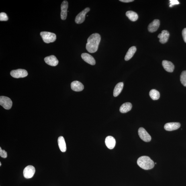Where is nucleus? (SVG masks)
I'll return each instance as SVG.
<instances>
[{"mask_svg": "<svg viewBox=\"0 0 186 186\" xmlns=\"http://www.w3.org/2000/svg\"><path fill=\"white\" fill-rule=\"evenodd\" d=\"M101 40L100 35L98 33L92 34L87 40L86 48L91 53L96 52Z\"/></svg>", "mask_w": 186, "mask_h": 186, "instance_id": "f257e3e1", "label": "nucleus"}, {"mask_svg": "<svg viewBox=\"0 0 186 186\" xmlns=\"http://www.w3.org/2000/svg\"><path fill=\"white\" fill-rule=\"evenodd\" d=\"M137 163L141 168L145 170L151 169L153 168L154 166V163L153 161L148 156H141L138 158Z\"/></svg>", "mask_w": 186, "mask_h": 186, "instance_id": "f03ea898", "label": "nucleus"}, {"mask_svg": "<svg viewBox=\"0 0 186 186\" xmlns=\"http://www.w3.org/2000/svg\"><path fill=\"white\" fill-rule=\"evenodd\" d=\"M40 35L44 42L47 44L54 42L56 40V35L53 33L42 32L40 33Z\"/></svg>", "mask_w": 186, "mask_h": 186, "instance_id": "7ed1b4c3", "label": "nucleus"}, {"mask_svg": "<svg viewBox=\"0 0 186 186\" xmlns=\"http://www.w3.org/2000/svg\"><path fill=\"white\" fill-rule=\"evenodd\" d=\"M0 105L4 108L9 110L11 108L13 105L12 101L9 98L1 96L0 97Z\"/></svg>", "mask_w": 186, "mask_h": 186, "instance_id": "20e7f679", "label": "nucleus"}, {"mask_svg": "<svg viewBox=\"0 0 186 186\" xmlns=\"http://www.w3.org/2000/svg\"><path fill=\"white\" fill-rule=\"evenodd\" d=\"M28 74V72L26 70L23 69L13 70L11 72V75L12 77L16 78L26 77Z\"/></svg>", "mask_w": 186, "mask_h": 186, "instance_id": "39448f33", "label": "nucleus"}, {"mask_svg": "<svg viewBox=\"0 0 186 186\" xmlns=\"http://www.w3.org/2000/svg\"><path fill=\"white\" fill-rule=\"evenodd\" d=\"M35 172L34 166L29 165L26 166L23 170V175L26 179H30L34 176Z\"/></svg>", "mask_w": 186, "mask_h": 186, "instance_id": "423d86ee", "label": "nucleus"}, {"mask_svg": "<svg viewBox=\"0 0 186 186\" xmlns=\"http://www.w3.org/2000/svg\"><path fill=\"white\" fill-rule=\"evenodd\" d=\"M138 134L140 138L145 142H149L151 140V136L143 128H140L139 129Z\"/></svg>", "mask_w": 186, "mask_h": 186, "instance_id": "0eeeda50", "label": "nucleus"}, {"mask_svg": "<svg viewBox=\"0 0 186 186\" xmlns=\"http://www.w3.org/2000/svg\"><path fill=\"white\" fill-rule=\"evenodd\" d=\"M90 11V9L88 7L86 8L83 11L80 13L75 18V22L77 24H80L84 22L85 19L86 15Z\"/></svg>", "mask_w": 186, "mask_h": 186, "instance_id": "6e6552de", "label": "nucleus"}, {"mask_svg": "<svg viewBox=\"0 0 186 186\" xmlns=\"http://www.w3.org/2000/svg\"><path fill=\"white\" fill-rule=\"evenodd\" d=\"M68 7V3L67 1H64L62 2L61 6V18L62 20H65L66 18Z\"/></svg>", "mask_w": 186, "mask_h": 186, "instance_id": "1a4fd4ad", "label": "nucleus"}, {"mask_svg": "<svg viewBox=\"0 0 186 186\" xmlns=\"http://www.w3.org/2000/svg\"><path fill=\"white\" fill-rule=\"evenodd\" d=\"M45 61L48 65L56 66L58 65L59 61L57 58L54 55H51L45 58Z\"/></svg>", "mask_w": 186, "mask_h": 186, "instance_id": "9d476101", "label": "nucleus"}, {"mask_svg": "<svg viewBox=\"0 0 186 186\" xmlns=\"http://www.w3.org/2000/svg\"><path fill=\"white\" fill-rule=\"evenodd\" d=\"M180 126L179 122H170L166 123L164 125V128L166 131H172L177 130Z\"/></svg>", "mask_w": 186, "mask_h": 186, "instance_id": "9b49d317", "label": "nucleus"}, {"mask_svg": "<svg viewBox=\"0 0 186 186\" xmlns=\"http://www.w3.org/2000/svg\"><path fill=\"white\" fill-rule=\"evenodd\" d=\"M160 22L158 19H155L149 25L148 30L151 33H153L157 31L159 28Z\"/></svg>", "mask_w": 186, "mask_h": 186, "instance_id": "f8f14e48", "label": "nucleus"}, {"mask_svg": "<svg viewBox=\"0 0 186 186\" xmlns=\"http://www.w3.org/2000/svg\"><path fill=\"white\" fill-rule=\"evenodd\" d=\"M170 36L169 32L166 30L162 31L161 33L158 35V37L160 39L159 42L162 44H165L168 41Z\"/></svg>", "mask_w": 186, "mask_h": 186, "instance_id": "ddd939ff", "label": "nucleus"}, {"mask_svg": "<svg viewBox=\"0 0 186 186\" xmlns=\"http://www.w3.org/2000/svg\"><path fill=\"white\" fill-rule=\"evenodd\" d=\"M81 57L83 60L87 63L91 65H95V59L91 55L85 53L81 54Z\"/></svg>", "mask_w": 186, "mask_h": 186, "instance_id": "4468645a", "label": "nucleus"}, {"mask_svg": "<svg viewBox=\"0 0 186 186\" xmlns=\"http://www.w3.org/2000/svg\"><path fill=\"white\" fill-rule=\"evenodd\" d=\"M105 142L107 148L110 149H112L114 148L116 144L115 139L111 136L107 137L105 138Z\"/></svg>", "mask_w": 186, "mask_h": 186, "instance_id": "2eb2a0df", "label": "nucleus"}, {"mask_svg": "<svg viewBox=\"0 0 186 186\" xmlns=\"http://www.w3.org/2000/svg\"><path fill=\"white\" fill-rule=\"evenodd\" d=\"M71 87L73 91L76 92L83 91L84 88L83 84L77 81L72 82L71 84Z\"/></svg>", "mask_w": 186, "mask_h": 186, "instance_id": "dca6fc26", "label": "nucleus"}, {"mask_svg": "<svg viewBox=\"0 0 186 186\" xmlns=\"http://www.w3.org/2000/svg\"><path fill=\"white\" fill-rule=\"evenodd\" d=\"M162 66L166 71L169 72H173L175 69V66L171 62L164 60L162 62Z\"/></svg>", "mask_w": 186, "mask_h": 186, "instance_id": "f3484780", "label": "nucleus"}, {"mask_svg": "<svg viewBox=\"0 0 186 186\" xmlns=\"http://www.w3.org/2000/svg\"><path fill=\"white\" fill-rule=\"evenodd\" d=\"M58 144L61 151L64 152L66 150V145L65 140L63 136H60L58 140Z\"/></svg>", "mask_w": 186, "mask_h": 186, "instance_id": "a211bd4d", "label": "nucleus"}, {"mask_svg": "<svg viewBox=\"0 0 186 186\" xmlns=\"http://www.w3.org/2000/svg\"><path fill=\"white\" fill-rule=\"evenodd\" d=\"M132 108V103H126L123 104L120 108V111L121 113H126L131 110Z\"/></svg>", "mask_w": 186, "mask_h": 186, "instance_id": "6ab92c4d", "label": "nucleus"}, {"mask_svg": "<svg viewBox=\"0 0 186 186\" xmlns=\"http://www.w3.org/2000/svg\"><path fill=\"white\" fill-rule=\"evenodd\" d=\"M136 48L135 46H132L129 49L128 52H127L124 59L126 61H128L131 59L136 52Z\"/></svg>", "mask_w": 186, "mask_h": 186, "instance_id": "aec40b11", "label": "nucleus"}, {"mask_svg": "<svg viewBox=\"0 0 186 186\" xmlns=\"http://www.w3.org/2000/svg\"><path fill=\"white\" fill-rule=\"evenodd\" d=\"M123 83L122 82L119 83L115 86L113 91V95L115 97L117 96L122 91L123 88Z\"/></svg>", "mask_w": 186, "mask_h": 186, "instance_id": "412c9836", "label": "nucleus"}, {"mask_svg": "<svg viewBox=\"0 0 186 186\" xmlns=\"http://www.w3.org/2000/svg\"><path fill=\"white\" fill-rule=\"evenodd\" d=\"M126 15L130 21H136L138 18V16L137 13L132 11H127Z\"/></svg>", "mask_w": 186, "mask_h": 186, "instance_id": "4be33fe9", "label": "nucleus"}, {"mask_svg": "<svg viewBox=\"0 0 186 186\" xmlns=\"http://www.w3.org/2000/svg\"><path fill=\"white\" fill-rule=\"evenodd\" d=\"M149 95L153 100H157L159 98L160 94L159 92L155 89H152L149 93Z\"/></svg>", "mask_w": 186, "mask_h": 186, "instance_id": "5701e85b", "label": "nucleus"}, {"mask_svg": "<svg viewBox=\"0 0 186 186\" xmlns=\"http://www.w3.org/2000/svg\"><path fill=\"white\" fill-rule=\"evenodd\" d=\"M180 81L182 84L186 87V71L182 72L180 76Z\"/></svg>", "mask_w": 186, "mask_h": 186, "instance_id": "b1692460", "label": "nucleus"}, {"mask_svg": "<svg viewBox=\"0 0 186 186\" xmlns=\"http://www.w3.org/2000/svg\"><path fill=\"white\" fill-rule=\"evenodd\" d=\"M8 19L6 13L3 12L0 13V21H6L8 20Z\"/></svg>", "mask_w": 186, "mask_h": 186, "instance_id": "393cba45", "label": "nucleus"}, {"mask_svg": "<svg viewBox=\"0 0 186 186\" xmlns=\"http://www.w3.org/2000/svg\"><path fill=\"white\" fill-rule=\"evenodd\" d=\"M0 156L3 158H6L7 157V152L4 150H2L1 148H0Z\"/></svg>", "mask_w": 186, "mask_h": 186, "instance_id": "a878e982", "label": "nucleus"}, {"mask_svg": "<svg viewBox=\"0 0 186 186\" xmlns=\"http://www.w3.org/2000/svg\"><path fill=\"white\" fill-rule=\"evenodd\" d=\"M170 5L169 6L170 7H172L173 6L178 5L180 4L179 1L178 0H170Z\"/></svg>", "mask_w": 186, "mask_h": 186, "instance_id": "bb28decb", "label": "nucleus"}, {"mask_svg": "<svg viewBox=\"0 0 186 186\" xmlns=\"http://www.w3.org/2000/svg\"><path fill=\"white\" fill-rule=\"evenodd\" d=\"M182 35L184 41L186 43V28H184L182 32Z\"/></svg>", "mask_w": 186, "mask_h": 186, "instance_id": "cd10ccee", "label": "nucleus"}, {"mask_svg": "<svg viewBox=\"0 0 186 186\" xmlns=\"http://www.w3.org/2000/svg\"><path fill=\"white\" fill-rule=\"evenodd\" d=\"M119 1L124 3L132 2L134 1V0H120Z\"/></svg>", "mask_w": 186, "mask_h": 186, "instance_id": "c85d7f7f", "label": "nucleus"}, {"mask_svg": "<svg viewBox=\"0 0 186 186\" xmlns=\"http://www.w3.org/2000/svg\"><path fill=\"white\" fill-rule=\"evenodd\" d=\"M1 162H0V166H1Z\"/></svg>", "mask_w": 186, "mask_h": 186, "instance_id": "c756f323", "label": "nucleus"}, {"mask_svg": "<svg viewBox=\"0 0 186 186\" xmlns=\"http://www.w3.org/2000/svg\"><path fill=\"white\" fill-rule=\"evenodd\" d=\"M156 164V163H155V164Z\"/></svg>", "mask_w": 186, "mask_h": 186, "instance_id": "7c9ffc66", "label": "nucleus"}]
</instances>
